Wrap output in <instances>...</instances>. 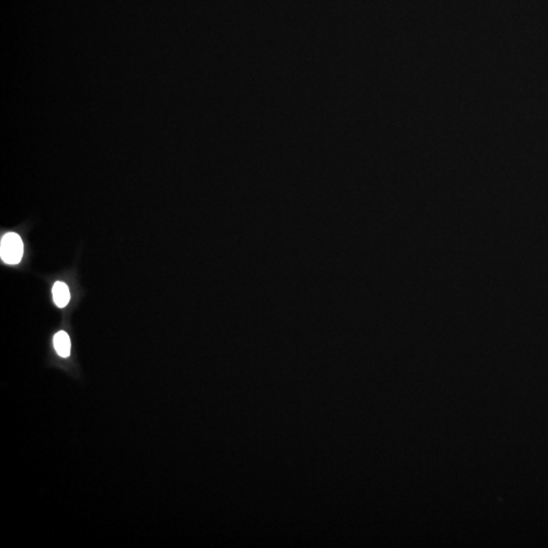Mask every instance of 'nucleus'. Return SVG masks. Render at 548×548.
Masks as SVG:
<instances>
[{
  "label": "nucleus",
  "instance_id": "obj_1",
  "mask_svg": "<svg viewBox=\"0 0 548 548\" xmlns=\"http://www.w3.org/2000/svg\"><path fill=\"white\" fill-rule=\"evenodd\" d=\"M23 255V244L16 233L4 235L0 243V257L4 263L16 265L21 262Z\"/></svg>",
  "mask_w": 548,
  "mask_h": 548
},
{
  "label": "nucleus",
  "instance_id": "obj_2",
  "mask_svg": "<svg viewBox=\"0 0 548 548\" xmlns=\"http://www.w3.org/2000/svg\"><path fill=\"white\" fill-rule=\"evenodd\" d=\"M53 300L58 308L68 306L70 301V292L66 283L56 281L52 287Z\"/></svg>",
  "mask_w": 548,
  "mask_h": 548
},
{
  "label": "nucleus",
  "instance_id": "obj_3",
  "mask_svg": "<svg viewBox=\"0 0 548 548\" xmlns=\"http://www.w3.org/2000/svg\"><path fill=\"white\" fill-rule=\"evenodd\" d=\"M53 343H54L56 352L61 358H68L70 356L72 343H70V336H68L65 331H59V332L56 333Z\"/></svg>",
  "mask_w": 548,
  "mask_h": 548
}]
</instances>
